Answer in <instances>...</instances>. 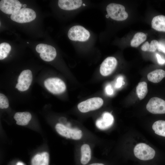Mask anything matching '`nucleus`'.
Listing matches in <instances>:
<instances>
[{"mask_svg":"<svg viewBox=\"0 0 165 165\" xmlns=\"http://www.w3.org/2000/svg\"><path fill=\"white\" fill-rule=\"evenodd\" d=\"M11 50V46L8 43L3 42L0 44V60L6 58Z\"/></svg>","mask_w":165,"mask_h":165,"instance_id":"23","label":"nucleus"},{"mask_svg":"<svg viewBox=\"0 0 165 165\" xmlns=\"http://www.w3.org/2000/svg\"><path fill=\"white\" fill-rule=\"evenodd\" d=\"M134 153L135 156L139 159L147 160L154 158L155 152L153 149L146 144L140 143L135 147Z\"/></svg>","mask_w":165,"mask_h":165,"instance_id":"5","label":"nucleus"},{"mask_svg":"<svg viewBox=\"0 0 165 165\" xmlns=\"http://www.w3.org/2000/svg\"><path fill=\"white\" fill-rule=\"evenodd\" d=\"M16 165H25L24 163H23L21 162H18L16 164Z\"/></svg>","mask_w":165,"mask_h":165,"instance_id":"32","label":"nucleus"},{"mask_svg":"<svg viewBox=\"0 0 165 165\" xmlns=\"http://www.w3.org/2000/svg\"><path fill=\"white\" fill-rule=\"evenodd\" d=\"M27 43H29V42H27Z\"/></svg>","mask_w":165,"mask_h":165,"instance_id":"34","label":"nucleus"},{"mask_svg":"<svg viewBox=\"0 0 165 165\" xmlns=\"http://www.w3.org/2000/svg\"><path fill=\"white\" fill-rule=\"evenodd\" d=\"M156 56L159 64L161 65L165 64V59L163 58L159 54H156Z\"/></svg>","mask_w":165,"mask_h":165,"instance_id":"30","label":"nucleus"},{"mask_svg":"<svg viewBox=\"0 0 165 165\" xmlns=\"http://www.w3.org/2000/svg\"><path fill=\"white\" fill-rule=\"evenodd\" d=\"M157 49L159 51L165 53V43L161 41L159 42Z\"/></svg>","mask_w":165,"mask_h":165,"instance_id":"29","label":"nucleus"},{"mask_svg":"<svg viewBox=\"0 0 165 165\" xmlns=\"http://www.w3.org/2000/svg\"><path fill=\"white\" fill-rule=\"evenodd\" d=\"M165 76V71L162 69H158L148 73L147 78L149 81L155 83H158Z\"/></svg>","mask_w":165,"mask_h":165,"instance_id":"18","label":"nucleus"},{"mask_svg":"<svg viewBox=\"0 0 165 165\" xmlns=\"http://www.w3.org/2000/svg\"><path fill=\"white\" fill-rule=\"evenodd\" d=\"M145 34L141 32H138L134 35L130 42V45L133 47H137L144 42L146 39Z\"/></svg>","mask_w":165,"mask_h":165,"instance_id":"19","label":"nucleus"},{"mask_svg":"<svg viewBox=\"0 0 165 165\" xmlns=\"http://www.w3.org/2000/svg\"><path fill=\"white\" fill-rule=\"evenodd\" d=\"M36 50L38 53H40L41 58L46 61H53L57 55L55 49L52 46L46 44H38L36 46Z\"/></svg>","mask_w":165,"mask_h":165,"instance_id":"8","label":"nucleus"},{"mask_svg":"<svg viewBox=\"0 0 165 165\" xmlns=\"http://www.w3.org/2000/svg\"><path fill=\"white\" fill-rule=\"evenodd\" d=\"M55 128L59 134L68 138L78 140L82 136V131L77 128H70L60 123H57Z\"/></svg>","mask_w":165,"mask_h":165,"instance_id":"2","label":"nucleus"},{"mask_svg":"<svg viewBox=\"0 0 165 165\" xmlns=\"http://www.w3.org/2000/svg\"><path fill=\"white\" fill-rule=\"evenodd\" d=\"M114 121L113 116L109 112H105L103 114L101 118L97 120L96 125L99 128L105 129L110 127Z\"/></svg>","mask_w":165,"mask_h":165,"instance_id":"13","label":"nucleus"},{"mask_svg":"<svg viewBox=\"0 0 165 165\" xmlns=\"http://www.w3.org/2000/svg\"><path fill=\"white\" fill-rule=\"evenodd\" d=\"M117 64L116 59L112 57L106 58L102 62L100 68L101 74L104 76L110 75L115 70Z\"/></svg>","mask_w":165,"mask_h":165,"instance_id":"12","label":"nucleus"},{"mask_svg":"<svg viewBox=\"0 0 165 165\" xmlns=\"http://www.w3.org/2000/svg\"><path fill=\"white\" fill-rule=\"evenodd\" d=\"M103 104V101L101 98L94 97L82 101L78 105L79 110L81 112L86 113L97 109Z\"/></svg>","mask_w":165,"mask_h":165,"instance_id":"7","label":"nucleus"},{"mask_svg":"<svg viewBox=\"0 0 165 165\" xmlns=\"http://www.w3.org/2000/svg\"><path fill=\"white\" fill-rule=\"evenodd\" d=\"M136 93L139 98L142 100L145 97L148 93L147 85L145 82L138 83L136 87Z\"/></svg>","mask_w":165,"mask_h":165,"instance_id":"21","label":"nucleus"},{"mask_svg":"<svg viewBox=\"0 0 165 165\" xmlns=\"http://www.w3.org/2000/svg\"><path fill=\"white\" fill-rule=\"evenodd\" d=\"M41 158V154L36 155L31 160V165H40Z\"/></svg>","mask_w":165,"mask_h":165,"instance_id":"26","label":"nucleus"},{"mask_svg":"<svg viewBox=\"0 0 165 165\" xmlns=\"http://www.w3.org/2000/svg\"><path fill=\"white\" fill-rule=\"evenodd\" d=\"M124 83L123 77L122 76H119L117 79L115 87L116 88H119Z\"/></svg>","mask_w":165,"mask_h":165,"instance_id":"27","label":"nucleus"},{"mask_svg":"<svg viewBox=\"0 0 165 165\" xmlns=\"http://www.w3.org/2000/svg\"><path fill=\"white\" fill-rule=\"evenodd\" d=\"M81 157L80 162L82 164H87L90 160L91 157V150L90 146L88 144H84L80 148Z\"/></svg>","mask_w":165,"mask_h":165,"instance_id":"16","label":"nucleus"},{"mask_svg":"<svg viewBox=\"0 0 165 165\" xmlns=\"http://www.w3.org/2000/svg\"><path fill=\"white\" fill-rule=\"evenodd\" d=\"M31 116L28 112H17L14 116V118L16 121V124L21 126L27 125L31 120Z\"/></svg>","mask_w":165,"mask_h":165,"instance_id":"15","label":"nucleus"},{"mask_svg":"<svg viewBox=\"0 0 165 165\" xmlns=\"http://www.w3.org/2000/svg\"><path fill=\"white\" fill-rule=\"evenodd\" d=\"M105 91L106 94L108 95H112L113 93V90L111 86L110 85H107L105 88Z\"/></svg>","mask_w":165,"mask_h":165,"instance_id":"28","label":"nucleus"},{"mask_svg":"<svg viewBox=\"0 0 165 165\" xmlns=\"http://www.w3.org/2000/svg\"><path fill=\"white\" fill-rule=\"evenodd\" d=\"M41 154L42 158L40 165H49V156L48 153L44 152Z\"/></svg>","mask_w":165,"mask_h":165,"instance_id":"25","label":"nucleus"},{"mask_svg":"<svg viewBox=\"0 0 165 165\" xmlns=\"http://www.w3.org/2000/svg\"><path fill=\"white\" fill-rule=\"evenodd\" d=\"M159 45V42L156 40H152L149 44L148 42H145L141 46V49L142 51L151 52H155L157 49Z\"/></svg>","mask_w":165,"mask_h":165,"instance_id":"22","label":"nucleus"},{"mask_svg":"<svg viewBox=\"0 0 165 165\" xmlns=\"http://www.w3.org/2000/svg\"><path fill=\"white\" fill-rule=\"evenodd\" d=\"M82 3L81 0H59L58 4L61 9L67 10L76 9L80 7Z\"/></svg>","mask_w":165,"mask_h":165,"instance_id":"14","label":"nucleus"},{"mask_svg":"<svg viewBox=\"0 0 165 165\" xmlns=\"http://www.w3.org/2000/svg\"><path fill=\"white\" fill-rule=\"evenodd\" d=\"M21 4L17 0H2L0 2V9L3 13L13 14L19 11Z\"/></svg>","mask_w":165,"mask_h":165,"instance_id":"11","label":"nucleus"},{"mask_svg":"<svg viewBox=\"0 0 165 165\" xmlns=\"http://www.w3.org/2000/svg\"><path fill=\"white\" fill-rule=\"evenodd\" d=\"M36 17L35 11L31 9L23 8L11 15L10 18L13 21L20 23L31 22Z\"/></svg>","mask_w":165,"mask_h":165,"instance_id":"4","label":"nucleus"},{"mask_svg":"<svg viewBox=\"0 0 165 165\" xmlns=\"http://www.w3.org/2000/svg\"><path fill=\"white\" fill-rule=\"evenodd\" d=\"M155 133L159 135L165 137V121L160 120L155 122L152 126Z\"/></svg>","mask_w":165,"mask_h":165,"instance_id":"20","label":"nucleus"},{"mask_svg":"<svg viewBox=\"0 0 165 165\" xmlns=\"http://www.w3.org/2000/svg\"><path fill=\"white\" fill-rule=\"evenodd\" d=\"M146 108L149 112L154 114L165 113V101L159 97L151 98L147 103Z\"/></svg>","mask_w":165,"mask_h":165,"instance_id":"9","label":"nucleus"},{"mask_svg":"<svg viewBox=\"0 0 165 165\" xmlns=\"http://www.w3.org/2000/svg\"><path fill=\"white\" fill-rule=\"evenodd\" d=\"M9 106V101L7 97L3 94H0V108H6Z\"/></svg>","mask_w":165,"mask_h":165,"instance_id":"24","label":"nucleus"},{"mask_svg":"<svg viewBox=\"0 0 165 165\" xmlns=\"http://www.w3.org/2000/svg\"><path fill=\"white\" fill-rule=\"evenodd\" d=\"M106 10L108 15L112 19L117 21H123L128 17V13L125 11L123 5L116 3L109 4Z\"/></svg>","mask_w":165,"mask_h":165,"instance_id":"1","label":"nucleus"},{"mask_svg":"<svg viewBox=\"0 0 165 165\" xmlns=\"http://www.w3.org/2000/svg\"><path fill=\"white\" fill-rule=\"evenodd\" d=\"M44 86L50 92L54 94L62 93L66 90V86L64 82L57 78H51L44 81Z\"/></svg>","mask_w":165,"mask_h":165,"instance_id":"6","label":"nucleus"},{"mask_svg":"<svg viewBox=\"0 0 165 165\" xmlns=\"http://www.w3.org/2000/svg\"><path fill=\"white\" fill-rule=\"evenodd\" d=\"M151 24L152 28L156 31L165 32V16H155L153 18Z\"/></svg>","mask_w":165,"mask_h":165,"instance_id":"17","label":"nucleus"},{"mask_svg":"<svg viewBox=\"0 0 165 165\" xmlns=\"http://www.w3.org/2000/svg\"><path fill=\"white\" fill-rule=\"evenodd\" d=\"M26 6H27V5L26 4H24L23 5V7L24 8H26Z\"/></svg>","mask_w":165,"mask_h":165,"instance_id":"33","label":"nucleus"},{"mask_svg":"<svg viewBox=\"0 0 165 165\" xmlns=\"http://www.w3.org/2000/svg\"><path fill=\"white\" fill-rule=\"evenodd\" d=\"M89 165H104V164L101 163H94L89 164Z\"/></svg>","mask_w":165,"mask_h":165,"instance_id":"31","label":"nucleus"},{"mask_svg":"<svg viewBox=\"0 0 165 165\" xmlns=\"http://www.w3.org/2000/svg\"><path fill=\"white\" fill-rule=\"evenodd\" d=\"M32 80V74L31 71L29 70H24L19 76L16 88L20 91L26 90L29 88Z\"/></svg>","mask_w":165,"mask_h":165,"instance_id":"10","label":"nucleus"},{"mask_svg":"<svg viewBox=\"0 0 165 165\" xmlns=\"http://www.w3.org/2000/svg\"><path fill=\"white\" fill-rule=\"evenodd\" d=\"M68 35L71 40L85 42L89 39L90 34L89 31L83 27L75 25L69 29Z\"/></svg>","mask_w":165,"mask_h":165,"instance_id":"3","label":"nucleus"}]
</instances>
